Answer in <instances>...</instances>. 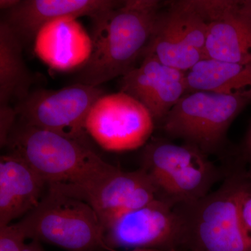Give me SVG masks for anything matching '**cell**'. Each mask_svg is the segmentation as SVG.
Returning <instances> with one entry per match:
<instances>
[{"label":"cell","instance_id":"6da1fadb","mask_svg":"<svg viewBox=\"0 0 251 251\" xmlns=\"http://www.w3.org/2000/svg\"><path fill=\"white\" fill-rule=\"evenodd\" d=\"M6 147L9 153L25 161L48 186L72 197L117 168L103 161L85 143L24 124L15 127Z\"/></svg>","mask_w":251,"mask_h":251},{"label":"cell","instance_id":"7a4b0ae2","mask_svg":"<svg viewBox=\"0 0 251 251\" xmlns=\"http://www.w3.org/2000/svg\"><path fill=\"white\" fill-rule=\"evenodd\" d=\"M157 0H126L96 29L95 48L76 83L99 87L134 69L148 47L161 9Z\"/></svg>","mask_w":251,"mask_h":251},{"label":"cell","instance_id":"3957f363","mask_svg":"<svg viewBox=\"0 0 251 251\" xmlns=\"http://www.w3.org/2000/svg\"><path fill=\"white\" fill-rule=\"evenodd\" d=\"M251 185L247 171L238 168L215 191L175 206L182 219L186 251H251V235L241 218V202Z\"/></svg>","mask_w":251,"mask_h":251},{"label":"cell","instance_id":"277c9868","mask_svg":"<svg viewBox=\"0 0 251 251\" xmlns=\"http://www.w3.org/2000/svg\"><path fill=\"white\" fill-rule=\"evenodd\" d=\"M251 102V87L232 94L187 92L161 126L167 136L182 140L208 156L224 148L229 127Z\"/></svg>","mask_w":251,"mask_h":251},{"label":"cell","instance_id":"5b68a950","mask_svg":"<svg viewBox=\"0 0 251 251\" xmlns=\"http://www.w3.org/2000/svg\"><path fill=\"white\" fill-rule=\"evenodd\" d=\"M140 168L148 173L162 198L174 206L204 197L222 176L209 156L199 149L167 138L147 143Z\"/></svg>","mask_w":251,"mask_h":251},{"label":"cell","instance_id":"8992f818","mask_svg":"<svg viewBox=\"0 0 251 251\" xmlns=\"http://www.w3.org/2000/svg\"><path fill=\"white\" fill-rule=\"evenodd\" d=\"M28 238L68 251H113L88 203L48 186L39 205L21 220Z\"/></svg>","mask_w":251,"mask_h":251},{"label":"cell","instance_id":"52a82bcc","mask_svg":"<svg viewBox=\"0 0 251 251\" xmlns=\"http://www.w3.org/2000/svg\"><path fill=\"white\" fill-rule=\"evenodd\" d=\"M208 21L198 0H175L161 7L144 52L166 65L187 72L206 58Z\"/></svg>","mask_w":251,"mask_h":251},{"label":"cell","instance_id":"ba28073f","mask_svg":"<svg viewBox=\"0 0 251 251\" xmlns=\"http://www.w3.org/2000/svg\"><path fill=\"white\" fill-rule=\"evenodd\" d=\"M103 94L99 87L75 83L59 90L29 93L16 110L24 125L85 143L87 115Z\"/></svg>","mask_w":251,"mask_h":251},{"label":"cell","instance_id":"9c48e42d","mask_svg":"<svg viewBox=\"0 0 251 251\" xmlns=\"http://www.w3.org/2000/svg\"><path fill=\"white\" fill-rule=\"evenodd\" d=\"M155 125L143 104L119 92L103 94L95 102L87 115L85 130L104 150L124 151L146 145Z\"/></svg>","mask_w":251,"mask_h":251},{"label":"cell","instance_id":"30bf717a","mask_svg":"<svg viewBox=\"0 0 251 251\" xmlns=\"http://www.w3.org/2000/svg\"><path fill=\"white\" fill-rule=\"evenodd\" d=\"M105 244L117 249L180 251L184 248L182 219L175 206L164 200L126 213L104 228Z\"/></svg>","mask_w":251,"mask_h":251},{"label":"cell","instance_id":"8fae6325","mask_svg":"<svg viewBox=\"0 0 251 251\" xmlns=\"http://www.w3.org/2000/svg\"><path fill=\"white\" fill-rule=\"evenodd\" d=\"M122 77L120 91L143 104L155 123L163 121L187 93L186 72L166 65L152 54Z\"/></svg>","mask_w":251,"mask_h":251},{"label":"cell","instance_id":"7c38bea8","mask_svg":"<svg viewBox=\"0 0 251 251\" xmlns=\"http://www.w3.org/2000/svg\"><path fill=\"white\" fill-rule=\"evenodd\" d=\"M76 198L93 208L103 229L126 213L156 200H164L148 173L142 168L129 172L117 168Z\"/></svg>","mask_w":251,"mask_h":251},{"label":"cell","instance_id":"4fadbf2b","mask_svg":"<svg viewBox=\"0 0 251 251\" xmlns=\"http://www.w3.org/2000/svg\"><path fill=\"white\" fill-rule=\"evenodd\" d=\"M208 21L206 58L251 65V20L240 1L198 0Z\"/></svg>","mask_w":251,"mask_h":251},{"label":"cell","instance_id":"5bb4252c","mask_svg":"<svg viewBox=\"0 0 251 251\" xmlns=\"http://www.w3.org/2000/svg\"><path fill=\"white\" fill-rule=\"evenodd\" d=\"M122 3L114 0H25L6 11L4 21L23 43L36 38L49 23L64 18H92L97 29Z\"/></svg>","mask_w":251,"mask_h":251},{"label":"cell","instance_id":"9a60e30c","mask_svg":"<svg viewBox=\"0 0 251 251\" xmlns=\"http://www.w3.org/2000/svg\"><path fill=\"white\" fill-rule=\"evenodd\" d=\"M48 184L25 161L9 153L0 158V227L39 205Z\"/></svg>","mask_w":251,"mask_h":251},{"label":"cell","instance_id":"2e32d148","mask_svg":"<svg viewBox=\"0 0 251 251\" xmlns=\"http://www.w3.org/2000/svg\"><path fill=\"white\" fill-rule=\"evenodd\" d=\"M74 18H64L44 26L36 36V50L52 67L72 69L88 60L92 54L89 38Z\"/></svg>","mask_w":251,"mask_h":251},{"label":"cell","instance_id":"e0dca14e","mask_svg":"<svg viewBox=\"0 0 251 251\" xmlns=\"http://www.w3.org/2000/svg\"><path fill=\"white\" fill-rule=\"evenodd\" d=\"M22 41L9 26L0 23V105L19 101L29 94L31 76L23 60Z\"/></svg>","mask_w":251,"mask_h":251},{"label":"cell","instance_id":"ac0fdd59","mask_svg":"<svg viewBox=\"0 0 251 251\" xmlns=\"http://www.w3.org/2000/svg\"><path fill=\"white\" fill-rule=\"evenodd\" d=\"M188 92L232 94L251 87V65L203 59L186 72Z\"/></svg>","mask_w":251,"mask_h":251},{"label":"cell","instance_id":"d6986e66","mask_svg":"<svg viewBox=\"0 0 251 251\" xmlns=\"http://www.w3.org/2000/svg\"><path fill=\"white\" fill-rule=\"evenodd\" d=\"M29 239L21 221L0 227V251H24Z\"/></svg>","mask_w":251,"mask_h":251},{"label":"cell","instance_id":"ffe728a7","mask_svg":"<svg viewBox=\"0 0 251 251\" xmlns=\"http://www.w3.org/2000/svg\"><path fill=\"white\" fill-rule=\"evenodd\" d=\"M18 113L11 105H0V144L1 148L7 145L10 135L15 128Z\"/></svg>","mask_w":251,"mask_h":251},{"label":"cell","instance_id":"44dd1931","mask_svg":"<svg viewBox=\"0 0 251 251\" xmlns=\"http://www.w3.org/2000/svg\"><path fill=\"white\" fill-rule=\"evenodd\" d=\"M241 218L244 228L251 235V185L242 198L241 202Z\"/></svg>","mask_w":251,"mask_h":251},{"label":"cell","instance_id":"7402d4cb","mask_svg":"<svg viewBox=\"0 0 251 251\" xmlns=\"http://www.w3.org/2000/svg\"><path fill=\"white\" fill-rule=\"evenodd\" d=\"M242 157L243 161L249 166L248 174L251 180V124L247 134L244 140V147L242 149Z\"/></svg>","mask_w":251,"mask_h":251},{"label":"cell","instance_id":"603a6c76","mask_svg":"<svg viewBox=\"0 0 251 251\" xmlns=\"http://www.w3.org/2000/svg\"><path fill=\"white\" fill-rule=\"evenodd\" d=\"M21 1L19 0H1L0 1V8L1 9L9 11V10L17 6Z\"/></svg>","mask_w":251,"mask_h":251},{"label":"cell","instance_id":"cb8c5ba5","mask_svg":"<svg viewBox=\"0 0 251 251\" xmlns=\"http://www.w3.org/2000/svg\"><path fill=\"white\" fill-rule=\"evenodd\" d=\"M24 251H45L39 241L31 240L30 243L27 244Z\"/></svg>","mask_w":251,"mask_h":251},{"label":"cell","instance_id":"d4e9b609","mask_svg":"<svg viewBox=\"0 0 251 251\" xmlns=\"http://www.w3.org/2000/svg\"><path fill=\"white\" fill-rule=\"evenodd\" d=\"M240 5L243 12L251 20V0L240 1Z\"/></svg>","mask_w":251,"mask_h":251},{"label":"cell","instance_id":"484cf974","mask_svg":"<svg viewBox=\"0 0 251 251\" xmlns=\"http://www.w3.org/2000/svg\"><path fill=\"white\" fill-rule=\"evenodd\" d=\"M129 251H178V250L163 251V250H157V249H134V250H130Z\"/></svg>","mask_w":251,"mask_h":251}]
</instances>
